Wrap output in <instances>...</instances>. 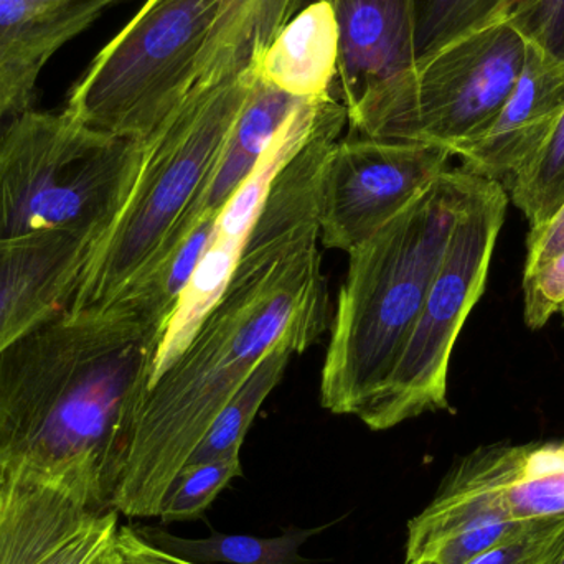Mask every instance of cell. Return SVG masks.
I'll list each match as a JSON object with an SVG mask.
<instances>
[{
  "label": "cell",
  "mask_w": 564,
  "mask_h": 564,
  "mask_svg": "<svg viewBox=\"0 0 564 564\" xmlns=\"http://www.w3.org/2000/svg\"><path fill=\"white\" fill-rule=\"evenodd\" d=\"M167 324L122 301L65 308L0 355V470L112 510Z\"/></svg>",
  "instance_id": "cell-1"
},
{
  "label": "cell",
  "mask_w": 564,
  "mask_h": 564,
  "mask_svg": "<svg viewBox=\"0 0 564 564\" xmlns=\"http://www.w3.org/2000/svg\"><path fill=\"white\" fill-rule=\"evenodd\" d=\"M317 243L273 270L237 267L184 354L151 384L135 416L112 510L155 519L225 404L285 338L312 347L327 327Z\"/></svg>",
  "instance_id": "cell-2"
},
{
  "label": "cell",
  "mask_w": 564,
  "mask_h": 564,
  "mask_svg": "<svg viewBox=\"0 0 564 564\" xmlns=\"http://www.w3.org/2000/svg\"><path fill=\"white\" fill-rule=\"evenodd\" d=\"M476 175L447 169L348 253L321 378V403L360 416L390 377L449 245Z\"/></svg>",
  "instance_id": "cell-3"
},
{
  "label": "cell",
  "mask_w": 564,
  "mask_h": 564,
  "mask_svg": "<svg viewBox=\"0 0 564 564\" xmlns=\"http://www.w3.org/2000/svg\"><path fill=\"white\" fill-rule=\"evenodd\" d=\"M251 79L247 69L195 85L145 142L131 194L93 247L68 308L109 304L151 267L214 172Z\"/></svg>",
  "instance_id": "cell-4"
},
{
  "label": "cell",
  "mask_w": 564,
  "mask_h": 564,
  "mask_svg": "<svg viewBox=\"0 0 564 564\" xmlns=\"http://www.w3.org/2000/svg\"><path fill=\"white\" fill-rule=\"evenodd\" d=\"M142 158V142L95 131L66 109H29L0 141V241L56 231L99 241L124 207Z\"/></svg>",
  "instance_id": "cell-5"
},
{
  "label": "cell",
  "mask_w": 564,
  "mask_h": 564,
  "mask_svg": "<svg viewBox=\"0 0 564 564\" xmlns=\"http://www.w3.org/2000/svg\"><path fill=\"white\" fill-rule=\"evenodd\" d=\"M527 40L499 19L460 36L347 109L351 131L456 155L497 118L522 76Z\"/></svg>",
  "instance_id": "cell-6"
},
{
  "label": "cell",
  "mask_w": 564,
  "mask_h": 564,
  "mask_svg": "<svg viewBox=\"0 0 564 564\" xmlns=\"http://www.w3.org/2000/svg\"><path fill=\"white\" fill-rule=\"evenodd\" d=\"M221 0H145L73 86L66 111L102 134L145 142L188 95Z\"/></svg>",
  "instance_id": "cell-7"
},
{
  "label": "cell",
  "mask_w": 564,
  "mask_h": 564,
  "mask_svg": "<svg viewBox=\"0 0 564 564\" xmlns=\"http://www.w3.org/2000/svg\"><path fill=\"white\" fill-rule=\"evenodd\" d=\"M507 204L509 195L502 184L476 175L400 357L377 397L358 416L371 431L391 430L421 414L449 408L451 355L486 289Z\"/></svg>",
  "instance_id": "cell-8"
},
{
  "label": "cell",
  "mask_w": 564,
  "mask_h": 564,
  "mask_svg": "<svg viewBox=\"0 0 564 564\" xmlns=\"http://www.w3.org/2000/svg\"><path fill=\"white\" fill-rule=\"evenodd\" d=\"M447 149L423 142L338 139L325 162L321 241L350 253L451 169Z\"/></svg>",
  "instance_id": "cell-9"
},
{
  "label": "cell",
  "mask_w": 564,
  "mask_h": 564,
  "mask_svg": "<svg viewBox=\"0 0 564 564\" xmlns=\"http://www.w3.org/2000/svg\"><path fill=\"white\" fill-rule=\"evenodd\" d=\"M322 101L324 99L304 101L292 112L250 177L221 208L210 245L202 254L174 314L169 318L159 345L152 383L184 354L207 315L224 297L274 175L307 138Z\"/></svg>",
  "instance_id": "cell-10"
},
{
  "label": "cell",
  "mask_w": 564,
  "mask_h": 564,
  "mask_svg": "<svg viewBox=\"0 0 564 564\" xmlns=\"http://www.w3.org/2000/svg\"><path fill=\"white\" fill-rule=\"evenodd\" d=\"M0 564H89L118 535V512L96 510L66 490L3 476Z\"/></svg>",
  "instance_id": "cell-11"
},
{
  "label": "cell",
  "mask_w": 564,
  "mask_h": 564,
  "mask_svg": "<svg viewBox=\"0 0 564 564\" xmlns=\"http://www.w3.org/2000/svg\"><path fill=\"white\" fill-rule=\"evenodd\" d=\"M96 241L73 231L0 241V355L69 307Z\"/></svg>",
  "instance_id": "cell-12"
},
{
  "label": "cell",
  "mask_w": 564,
  "mask_h": 564,
  "mask_svg": "<svg viewBox=\"0 0 564 564\" xmlns=\"http://www.w3.org/2000/svg\"><path fill=\"white\" fill-rule=\"evenodd\" d=\"M529 43V42H527ZM564 109V66L529 43L522 76L489 128L456 152L460 167L506 184L545 144Z\"/></svg>",
  "instance_id": "cell-13"
},
{
  "label": "cell",
  "mask_w": 564,
  "mask_h": 564,
  "mask_svg": "<svg viewBox=\"0 0 564 564\" xmlns=\"http://www.w3.org/2000/svg\"><path fill=\"white\" fill-rule=\"evenodd\" d=\"M338 25L335 98L351 108L416 65L414 0H332Z\"/></svg>",
  "instance_id": "cell-14"
},
{
  "label": "cell",
  "mask_w": 564,
  "mask_h": 564,
  "mask_svg": "<svg viewBox=\"0 0 564 564\" xmlns=\"http://www.w3.org/2000/svg\"><path fill=\"white\" fill-rule=\"evenodd\" d=\"M251 78L247 101L228 134L214 172L194 204L188 207L187 214L169 235L155 260L181 245L200 224L202 218L220 214L231 195L250 177L284 122L305 101L261 82L253 73Z\"/></svg>",
  "instance_id": "cell-15"
},
{
  "label": "cell",
  "mask_w": 564,
  "mask_h": 564,
  "mask_svg": "<svg viewBox=\"0 0 564 564\" xmlns=\"http://www.w3.org/2000/svg\"><path fill=\"white\" fill-rule=\"evenodd\" d=\"M119 2L0 0V78L32 99L48 59Z\"/></svg>",
  "instance_id": "cell-16"
},
{
  "label": "cell",
  "mask_w": 564,
  "mask_h": 564,
  "mask_svg": "<svg viewBox=\"0 0 564 564\" xmlns=\"http://www.w3.org/2000/svg\"><path fill=\"white\" fill-rule=\"evenodd\" d=\"M250 72L292 98L334 96L338 73V25L332 0H315L295 13L251 62Z\"/></svg>",
  "instance_id": "cell-17"
},
{
  "label": "cell",
  "mask_w": 564,
  "mask_h": 564,
  "mask_svg": "<svg viewBox=\"0 0 564 564\" xmlns=\"http://www.w3.org/2000/svg\"><path fill=\"white\" fill-rule=\"evenodd\" d=\"M312 2L315 0H221L198 56L194 86L247 72L282 26Z\"/></svg>",
  "instance_id": "cell-18"
},
{
  "label": "cell",
  "mask_w": 564,
  "mask_h": 564,
  "mask_svg": "<svg viewBox=\"0 0 564 564\" xmlns=\"http://www.w3.org/2000/svg\"><path fill=\"white\" fill-rule=\"evenodd\" d=\"M502 494L512 519L564 516V437L545 443L506 444Z\"/></svg>",
  "instance_id": "cell-19"
},
{
  "label": "cell",
  "mask_w": 564,
  "mask_h": 564,
  "mask_svg": "<svg viewBox=\"0 0 564 564\" xmlns=\"http://www.w3.org/2000/svg\"><path fill=\"white\" fill-rule=\"evenodd\" d=\"M135 532L154 545L195 564H308L301 555L302 545L322 529H291L273 539L227 535L212 530L207 539H182L161 527H134Z\"/></svg>",
  "instance_id": "cell-20"
},
{
  "label": "cell",
  "mask_w": 564,
  "mask_h": 564,
  "mask_svg": "<svg viewBox=\"0 0 564 564\" xmlns=\"http://www.w3.org/2000/svg\"><path fill=\"white\" fill-rule=\"evenodd\" d=\"M305 350L307 347L295 338H285L280 341L254 368L253 373L241 384L234 398L225 404L224 410L202 440L200 446L192 454L187 466L241 456L245 437L264 401L284 377L292 355L302 354Z\"/></svg>",
  "instance_id": "cell-21"
},
{
  "label": "cell",
  "mask_w": 564,
  "mask_h": 564,
  "mask_svg": "<svg viewBox=\"0 0 564 564\" xmlns=\"http://www.w3.org/2000/svg\"><path fill=\"white\" fill-rule=\"evenodd\" d=\"M217 217L202 218L200 224L177 247L155 260L138 280L131 282L115 301L167 324L182 292L187 288L202 254L214 237Z\"/></svg>",
  "instance_id": "cell-22"
},
{
  "label": "cell",
  "mask_w": 564,
  "mask_h": 564,
  "mask_svg": "<svg viewBox=\"0 0 564 564\" xmlns=\"http://www.w3.org/2000/svg\"><path fill=\"white\" fill-rule=\"evenodd\" d=\"M530 227L545 221L564 200V109L540 151L503 184Z\"/></svg>",
  "instance_id": "cell-23"
},
{
  "label": "cell",
  "mask_w": 564,
  "mask_h": 564,
  "mask_svg": "<svg viewBox=\"0 0 564 564\" xmlns=\"http://www.w3.org/2000/svg\"><path fill=\"white\" fill-rule=\"evenodd\" d=\"M503 0H414L416 63L500 19Z\"/></svg>",
  "instance_id": "cell-24"
},
{
  "label": "cell",
  "mask_w": 564,
  "mask_h": 564,
  "mask_svg": "<svg viewBox=\"0 0 564 564\" xmlns=\"http://www.w3.org/2000/svg\"><path fill=\"white\" fill-rule=\"evenodd\" d=\"M241 474V456L185 467L169 494L159 519L164 523L202 519L208 507L230 486L231 480Z\"/></svg>",
  "instance_id": "cell-25"
},
{
  "label": "cell",
  "mask_w": 564,
  "mask_h": 564,
  "mask_svg": "<svg viewBox=\"0 0 564 564\" xmlns=\"http://www.w3.org/2000/svg\"><path fill=\"white\" fill-rule=\"evenodd\" d=\"M500 19L564 66V0H503Z\"/></svg>",
  "instance_id": "cell-26"
},
{
  "label": "cell",
  "mask_w": 564,
  "mask_h": 564,
  "mask_svg": "<svg viewBox=\"0 0 564 564\" xmlns=\"http://www.w3.org/2000/svg\"><path fill=\"white\" fill-rule=\"evenodd\" d=\"M563 546L564 516L552 517L539 520L467 564H558Z\"/></svg>",
  "instance_id": "cell-27"
},
{
  "label": "cell",
  "mask_w": 564,
  "mask_h": 564,
  "mask_svg": "<svg viewBox=\"0 0 564 564\" xmlns=\"http://www.w3.org/2000/svg\"><path fill=\"white\" fill-rule=\"evenodd\" d=\"M525 322L533 330L545 327L564 307V250L523 274Z\"/></svg>",
  "instance_id": "cell-28"
},
{
  "label": "cell",
  "mask_w": 564,
  "mask_h": 564,
  "mask_svg": "<svg viewBox=\"0 0 564 564\" xmlns=\"http://www.w3.org/2000/svg\"><path fill=\"white\" fill-rule=\"evenodd\" d=\"M564 250V200L542 224L530 227L527 238L525 271L539 268Z\"/></svg>",
  "instance_id": "cell-29"
},
{
  "label": "cell",
  "mask_w": 564,
  "mask_h": 564,
  "mask_svg": "<svg viewBox=\"0 0 564 564\" xmlns=\"http://www.w3.org/2000/svg\"><path fill=\"white\" fill-rule=\"evenodd\" d=\"M116 546L122 564H195L155 549L132 525L119 527Z\"/></svg>",
  "instance_id": "cell-30"
},
{
  "label": "cell",
  "mask_w": 564,
  "mask_h": 564,
  "mask_svg": "<svg viewBox=\"0 0 564 564\" xmlns=\"http://www.w3.org/2000/svg\"><path fill=\"white\" fill-rule=\"evenodd\" d=\"M32 99L25 98L12 88L9 83L0 78V141L6 135L7 129L12 126L19 116L29 111Z\"/></svg>",
  "instance_id": "cell-31"
},
{
  "label": "cell",
  "mask_w": 564,
  "mask_h": 564,
  "mask_svg": "<svg viewBox=\"0 0 564 564\" xmlns=\"http://www.w3.org/2000/svg\"><path fill=\"white\" fill-rule=\"evenodd\" d=\"M89 564H122L118 546H116V539Z\"/></svg>",
  "instance_id": "cell-32"
},
{
  "label": "cell",
  "mask_w": 564,
  "mask_h": 564,
  "mask_svg": "<svg viewBox=\"0 0 564 564\" xmlns=\"http://www.w3.org/2000/svg\"><path fill=\"white\" fill-rule=\"evenodd\" d=\"M3 480H6V477H3V473H2V470H0V490H2Z\"/></svg>",
  "instance_id": "cell-33"
},
{
  "label": "cell",
  "mask_w": 564,
  "mask_h": 564,
  "mask_svg": "<svg viewBox=\"0 0 564 564\" xmlns=\"http://www.w3.org/2000/svg\"><path fill=\"white\" fill-rule=\"evenodd\" d=\"M558 564H564V546H563L562 556H560V562H558Z\"/></svg>",
  "instance_id": "cell-34"
},
{
  "label": "cell",
  "mask_w": 564,
  "mask_h": 564,
  "mask_svg": "<svg viewBox=\"0 0 564 564\" xmlns=\"http://www.w3.org/2000/svg\"><path fill=\"white\" fill-rule=\"evenodd\" d=\"M560 314H562V315H563V321H564V307H563V311H562V312H560Z\"/></svg>",
  "instance_id": "cell-35"
}]
</instances>
